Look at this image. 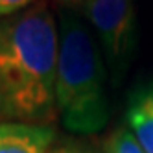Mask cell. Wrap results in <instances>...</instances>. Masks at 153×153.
<instances>
[{"label": "cell", "mask_w": 153, "mask_h": 153, "mask_svg": "<svg viewBox=\"0 0 153 153\" xmlns=\"http://www.w3.org/2000/svg\"><path fill=\"white\" fill-rule=\"evenodd\" d=\"M57 24L46 4L0 17V122L56 118Z\"/></svg>", "instance_id": "1"}, {"label": "cell", "mask_w": 153, "mask_h": 153, "mask_svg": "<svg viewBox=\"0 0 153 153\" xmlns=\"http://www.w3.org/2000/svg\"><path fill=\"white\" fill-rule=\"evenodd\" d=\"M57 35L56 111L74 133H98L109 120L100 50L81 20L68 11L61 15Z\"/></svg>", "instance_id": "2"}, {"label": "cell", "mask_w": 153, "mask_h": 153, "mask_svg": "<svg viewBox=\"0 0 153 153\" xmlns=\"http://www.w3.org/2000/svg\"><path fill=\"white\" fill-rule=\"evenodd\" d=\"M107 61L118 74L135 48V9L131 0H87L81 4Z\"/></svg>", "instance_id": "3"}, {"label": "cell", "mask_w": 153, "mask_h": 153, "mask_svg": "<svg viewBox=\"0 0 153 153\" xmlns=\"http://www.w3.org/2000/svg\"><path fill=\"white\" fill-rule=\"evenodd\" d=\"M52 140L48 126L0 122V153H48Z\"/></svg>", "instance_id": "4"}, {"label": "cell", "mask_w": 153, "mask_h": 153, "mask_svg": "<svg viewBox=\"0 0 153 153\" xmlns=\"http://www.w3.org/2000/svg\"><path fill=\"white\" fill-rule=\"evenodd\" d=\"M127 126L146 153H153V87L138 92L127 109Z\"/></svg>", "instance_id": "5"}, {"label": "cell", "mask_w": 153, "mask_h": 153, "mask_svg": "<svg viewBox=\"0 0 153 153\" xmlns=\"http://www.w3.org/2000/svg\"><path fill=\"white\" fill-rule=\"evenodd\" d=\"M105 153H146V151L140 146L137 137L133 135V131L129 127H122L116 129L113 137L109 138Z\"/></svg>", "instance_id": "6"}, {"label": "cell", "mask_w": 153, "mask_h": 153, "mask_svg": "<svg viewBox=\"0 0 153 153\" xmlns=\"http://www.w3.org/2000/svg\"><path fill=\"white\" fill-rule=\"evenodd\" d=\"M35 0H0V17H7L26 9Z\"/></svg>", "instance_id": "7"}, {"label": "cell", "mask_w": 153, "mask_h": 153, "mask_svg": "<svg viewBox=\"0 0 153 153\" xmlns=\"http://www.w3.org/2000/svg\"><path fill=\"white\" fill-rule=\"evenodd\" d=\"M53 153H85V151H81L78 148H61V149H56Z\"/></svg>", "instance_id": "8"}, {"label": "cell", "mask_w": 153, "mask_h": 153, "mask_svg": "<svg viewBox=\"0 0 153 153\" xmlns=\"http://www.w3.org/2000/svg\"><path fill=\"white\" fill-rule=\"evenodd\" d=\"M68 2H76V4H83V2H87V0H68Z\"/></svg>", "instance_id": "9"}]
</instances>
